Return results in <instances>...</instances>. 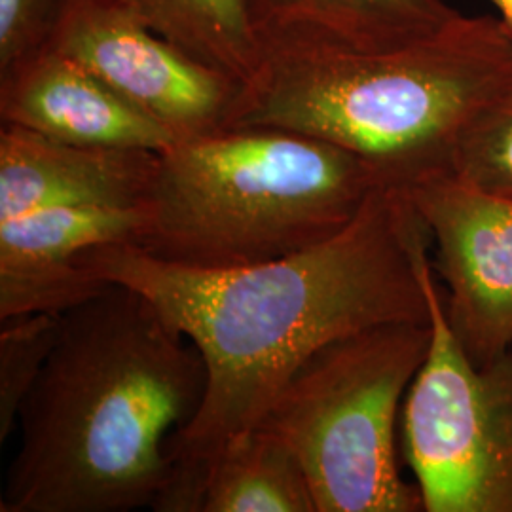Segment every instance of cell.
Returning a JSON list of instances; mask_svg holds the SVG:
<instances>
[{"label":"cell","mask_w":512,"mask_h":512,"mask_svg":"<svg viewBox=\"0 0 512 512\" xmlns=\"http://www.w3.org/2000/svg\"><path fill=\"white\" fill-rule=\"evenodd\" d=\"M389 183L346 148L281 128H224L162 152L139 249L200 270L255 266L336 236Z\"/></svg>","instance_id":"obj_4"},{"label":"cell","mask_w":512,"mask_h":512,"mask_svg":"<svg viewBox=\"0 0 512 512\" xmlns=\"http://www.w3.org/2000/svg\"><path fill=\"white\" fill-rule=\"evenodd\" d=\"M425 224L444 311L459 348L475 366L512 346V200L461 181L452 171L404 184Z\"/></svg>","instance_id":"obj_8"},{"label":"cell","mask_w":512,"mask_h":512,"mask_svg":"<svg viewBox=\"0 0 512 512\" xmlns=\"http://www.w3.org/2000/svg\"><path fill=\"white\" fill-rule=\"evenodd\" d=\"M207 384L198 348L129 287L61 313L54 349L19 412L0 512L152 509L167 444Z\"/></svg>","instance_id":"obj_2"},{"label":"cell","mask_w":512,"mask_h":512,"mask_svg":"<svg viewBox=\"0 0 512 512\" xmlns=\"http://www.w3.org/2000/svg\"><path fill=\"white\" fill-rule=\"evenodd\" d=\"M65 0H0V71L42 50Z\"/></svg>","instance_id":"obj_17"},{"label":"cell","mask_w":512,"mask_h":512,"mask_svg":"<svg viewBox=\"0 0 512 512\" xmlns=\"http://www.w3.org/2000/svg\"><path fill=\"white\" fill-rule=\"evenodd\" d=\"M0 120L80 147L165 152L181 141L99 76L48 46L0 71Z\"/></svg>","instance_id":"obj_10"},{"label":"cell","mask_w":512,"mask_h":512,"mask_svg":"<svg viewBox=\"0 0 512 512\" xmlns=\"http://www.w3.org/2000/svg\"><path fill=\"white\" fill-rule=\"evenodd\" d=\"M423 283L431 346L401 414L423 512H512V346L473 365L448 325L431 262Z\"/></svg>","instance_id":"obj_6"},{"label":"cell","mask_w":512,"mask_h":512,"mask_svg":"<svg viewBox=\"0 0 512 512\" xmlns=\"http://www.w3.org/2000/svg\"><path fill=\"white\" fill-rule=\"evenodd\" d=\"M512 93V31L459 12L412 46L268 48L226 128H281L346 148L393 184L452 171L459 139Z\"/></svg>","instance_id":"obj_3"},{"label":"cell","mask_w":512,"mask_h":512,"mask_svg":"<svg viewBox=\"0 0 512 512\" xmlns=\"http://www.w3.org/2000/svg\"><path fill=\"white\" fill-rule=\"evenodd\" d=\"M61 315L27 313L0 319V442L18 427L19 412L37 384L59 334Z\"/></svg>","instance_id":"obj_15"},{"label":"cell","mask_w":512,"mask_h":512,"mask_svg":"<svg viewBox=\"0 0 512 512\" xmlns=\"http://www.w3.org/2000/svg\"><path fill=\"white\" fill-rule=\"evenodd\" d=\"M262 54L283 46L382 52L437 35L458 16L446 0H247Z\"/></svg>","instance_id":"obj_12"},{"label":"cell","mask_w":512,"mask_h":512,"mask_svg":"<svg viewBox=\"0 0 512 512\" xmlns=\"http://www.w3.org/2000/svg\"><path fill=\"white\" fill-rule=\"evenodd\" d=\"M431 323H385L317 349L258 425L300 461L317 512H423L401 471L397 423Z\"/></svg>","instance_id":"obj_5"},{"label":"cell","mask_w":512,"mask_h":512,"mask_svg":"<svg viewBox=\"0 0 512 512\" xmlns=\"http://www.w3.org/2000/svg\"><path fill=\"white\" fill-rule=\"evenodd\" d=\"M452 173L486 194L512 200V93L482 110L463 131Z\"/></svg>","instance_id":"obj_16"},{"label":"cell","mask_w":512,"mask_h":512,"mask_svg":"<svg viewBox=\"0 0 512 512\" xmlns=\"http://www.w3.org/2000/svg\"><path fill=\"white\" fill-rule=\"evenodd\" d=\"M46 46L92 71L181 141L226 128L243 86L107 0H65Z\"/></svg>","instance_id":"obj_7"},{"label":"cell","mask_w":512,"mask_h":512,"mask_svg":"<svg viewBox=\"0 0 512 512\" xmlns=\"http://www.w3.org/2000/svg\"><path fill=\"white\" fill-rule=\"evenodd\" d=\"M499 14V18L505 21V25L512 31V0H490Z\"/></svg>","instance_id":"obj_18"},{"label":"cell","mask_w":512,"mask_h":512,"mask_svg":"<svg viewBox=\"0 0 512 512\" xmlns=\"http://www.w3.org/2000/svg\"><path fill=\"white\" fill-rule=\"evenodd\" d=\"M198 512H317L293 450L262 425L228 440L203 471Z\"/></svg>","instance_id":"obj_13"},{"label":"cell","mask_w":512,"mask_h":512,"mask_svg":"<svg viewBox=\"0 0 512 512\" xmlns=\"http://www.w3.org/2000/svg\"><path fill=\"white\" fill-rule=\"evenodd\" d=\"M184 52L247 82L262 61L247 0H107Z\"/></svg>","instance_id":"obj_14"},{"label":"cell","mask_w":512,"mask_h":512,"mask_svg":"<svg viewBox=\"0 0 512 512\" xmlns=\"http://www.w3.org/2000/svg\"><path fill=\"white\" fill-rule=\"evenodd\" d=\"M162 152L80 147L31 129L0 128V220L54 207L150 205Z\"/></svg>","instance_id":"obj_11"},{"label":"cell","mask_w":512,"mask_h":512,"mask_svg":"<svg viewBox=\"0 0 512 512\" xmlns=\"http://www.w3.org/2000/svg\"><path fill=\"white\" fill-rule=\"evenodd\" d=\"M429 247L406 188L384 184L336 236L255 266L186 268L122 243L88 251L84 266L147 296L205 363L202 404L167 444L152 511L198 512L207 463L255 429L317 349L385 323H429Z\"/></svg>","instance_id":"obj_1"},{"label":"cell","mask_w":512,"mask_h":512,"mask_svg":"<svg viewBox=\"0 0 512 512\" xmlns=\"http://www.w3.org/2000/svg\"><path fill=\"white\" fill-rule=\"evenodd\" d=\"M152 219L141 207H54L0 220V319L61 315L109 289L82 258L101 245H139Z\"/></svg>","instance_id":"obj_9"}]
</instances>
